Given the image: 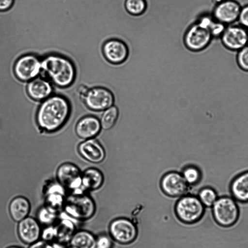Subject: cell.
Returning <instances> with one entry per match:
<instances>
[{
	"mask_svg": "<svg viewBox=\"0 0 248 248\" xmlns=\"http://www.w3.org/2000/svg\"><path fill=\"white\" fill-rule=\"evenodd\" d=\"M231 196L238 203H248V170L236 174L230 181Z\"/></svg>",
	"mask_w": 248,
	"mask_h": 248,
	"instance_id": "obj_18",
	"label": "cell"
},
{
	"mask_svg": "<svg viewBox=\"0 0 248 248\" xmlns=\"http://www.w3.org/2000/svg\"><path fill=\"white\" fill-rule=\"evenodd\" d=\"M96 210L93 199L84 190L80 189L67 195L62 212L76 221L84 222L94 216Z\"/></svg>",
	"mask_w": 248,
	"mask_h": 248,
	"instance_id": "obj_3",
	"label": "cell"
},
{
	"mask_svg": "<svg viewBox=\"0 0 248 248\" xmlns=\"http://www.w3.org/2000/svg\"><path fill=\"white\" fill-rule=\"evenodd\" d=\"M6 248H21L19 246L13 245V246H10L7 247Z\"/></svg>",
	"mask_w": 248,
	"mask_h": 248,
	"instance_id": "obj_36",
	"label": "cell"
},
{
	"mask_svg": "<svg viewBox=\"0 0 248 248\" xmlns=\"http://www.w3.org/2000/svg\"><path fill=\"white\" fill-rule=\"evenodd\" d=\"M31 211V203L25 197L17 196L10 201L8 212L12 219L18 222L29 216Z\"/></svg>",
	"mask_w": 248,
	"mask_h": 248,
	"instance_id": "obj_22",
	"label": "cell"
},
{
	"mask_svg": "<svg viewBox=\"0 0 248 248\" xmlns=\"http://www.w3.org/2000/svg\"><path fill=\"white\" fill-rule=\"evenodd\" d=\"M54 248H70L68 244H61L59 243H53Z\"/></svg>",
	"mask_w": 248,
	"mask_h": 248,
	"instance_id": "obj_35",
	"label": "cell"
},
{
	"mask_svg": "<svg viewBox=\"0 0 248 248\" xmlns=\"http://www.w3.org/2000/svg\"><path fill=\"white\" fill-rule=\"evenodd\" d=\"M28 248H54L53 243L46 242L42 239L29 246Z\"/></svg>",
	"mask_w": 248,
	"mask_h": 248,
	"instance_id": "obj_33",
	"label": "cell"
},
{
	"mask_svg": "<svg viewBox=\"0 0 248 248\" xmlns=\"http://www.w3.org/2000/svg\"><path fill=\"white\" fill-rule=\"evenodd\" d=\"M39 76L49 80L60 88L70 85L76 77V69L72 62L62 55L50 54L41 59Z\"/></svg>",
	"mask_w": 248,
	"mask_h": 248,
	"instance_id": "obj_2",
	"label": "cell"
},
{
	"mask_svg": "<svg viewBox=\"0 0 248 248\" xmlns=\"http://www.w3.org/2000/svg\"><path fill=\"white\" fill-rule=\"evenodd\" d=\"M109 234L118 244L128 245L136 239L138 232L134 223L125 217H119L111 221L108 227Z\"/></svg>",
	"mask_w": 248,
	"mask_h": 248,
	"instance_id": "obj_8",
	"label": "cell"
},
{
	"mask_svg": "<svg viewBox=\"0 0 248 248\" xmlns=\"http://www.w3.org/2000/svg\"><path fill=\"white\" fill-rule=\"evenodd\" d=\"M80 155L87 161L99 163L105 157V152L101 144L94 139L85 140L78 146Z\"/></svg>",
	"mask_w": 248,
	"mask_h": 248,
	"instance_id": "obj_19",
	"label": "cell"
},
{
	"mask_svg": "<svg viewBox=\"0 0 248 248\" xmlns=\"http://www.w3.org/2000/svg\"><path fill=\"white\" fill-rule=\"evenodd\" d=\"M15 0H0V12L10 9L13 5Z\"/></svg>",
	"mask_w": 248,
	"mask_h": 248,
	"instance_id": "obj_34",
	"label": "cell"
},
{
	"mask_svg": "<svg viewBox=\"0 0 248 248\" xmlns=\"http://www.w3.org/2000/svg\"><path fill=\"white\" fill-rule=\"evenodd\" d=\"M44 204L60 212L62 211L67 196L66 189L58 181L48 184L44 189Z\"/></svg>",
	"mask_w": 248,
	"mask_h": 248,
	"instance_id": "obj_16",
	"label": "cell"
},
{
	"mask_svg": "<svg viewBox=\"0 0 248 248\" xmlns=\"http://www.w3.org/2000/svg\"><path fill=\"white\" fill-rule=\"evenodd\" d=\"M104 182L102 172L94 168H90L82 173L81 187L85 191H93L99 189Z\"/></svg>",
	"mask_w": 248,
	"mask_h": 248,
	"instance_id": "obj_24",
	"label": "cell"
},
{
	"mask_svg": "<svg viewBox=\"0 0 248 248\" xmlns=\"http://www.w3.org/2000/svg\"><path fill=\"white\" fill-rule=\"evenodd\" d=\"M219 39L225 49L236 52L248 44V30L238 23L227 25Z\"/></svg>",
	"mask_w": 248,
	"mask_h": 248,
	"instance_id": "obj_9",
	"label": "cell"
},
{
	"mask_svg": "<svg viewBox=\"0 0 248 248\" xmlns=\"http://www.w3.org/2000/svg\"><path fill=\"white\" fill-rule=\"evenodd\" d=\"M124 8L130 15L138 16L142 15L146 10V0H125Z\"/></svg>",
	"mask_w": 248,
	"mask_h": 248,
	"instance_id": "obj_28",
	"label": "cell"
},
{
	"mask_svg": "<svg viewBox=\"0 0 248 248\" xmlns=\"http://www.w3.org/2000/svg\"><path fill=\"white\" fill-rule=\"evenodd\" d=\"M113 240L109 234L101 233L96 236L95 248H113Z\"/></svg>",
	"mask_w": 248,
	"mask_h": 248,
	"instance_id": "obj_31",
	"label": "cell"
},
{
	"mask_svg": "<svg viewBox=\"0 0 248 248\" xmlns=\"http://www.w3.org/2000/svg\"><path fill=\"white\" fill-rule=\"evenodd\" d=\"M41 69V58L33 54H25L19 57L14 67L17 78L24 81H29L39 76Z\"/></svg>",
	"mask_w": 248,
	"mask_h": 248,
	"instance_id": "obj_11",
	"label": "cell"
},
{
	"mask_svg": "<svg viewBox=\"0 0 248 248\" xmlns=\"http://www.w3.org/2000/svg\"><path fill=\"white\" fill-rule=\"evenodd\" d=\"M160 186L166 195L174 198L187 194L189 187L182 174L175 171L166 174L162 178Z\"/></svg>",
	"mask_w": 248,
	"mask_h": 248,
	"instance_id": "obj_15",
	"label": "cell"
},
{
	"mask_svg": "<svg viewBox=\"0 0 248 248\" xmlns=\"http://www.w3.org/2000/svg\"><path fill=\"white\" fill-rule=\"evenodd\" d=\"M205 208L197 196L186 194L177 201L174 212L181 222L186 224H193L202 218Z\"/></svg>",
	"mask_w": 248,
	"mask_h": 248,
	"instance_id": "obj_6",
	"label": "cell"
},
{
	"mask_svg": "<svg viewBox=\"0 0 248 248\" xmlns=\"http://www.w3.org/2000/svg\"><path fill=\"white\" fill-rule=\"evenodd\" d=\"M235 62L241 70L248 73V44L236 52Z\"/></svg>",
	"mask_w": 248,
	"mask_h": 248,
	"instance_id": "obj_30",
	"label": "cell"
},
{
	"mask_svg": "<svg viewBox=\"0 0 248 248\" xmlns=\"http://www.w3.org/2000/svg\"><path fill=\"white\" fill-rule=\"evenodd\" d=\"M197 196L205 208H211L219 197L216 190L210 186L202 187Z\"/></svg>",
	"mask_w": 248,
	"mask_h": 248,
	"instance_id": "obj_26",
	"label": "cell"
},
{
	"mask_svg": "<svg viewBox=\"0 0 248 248\" xmlns=\"http://www.w3.org/2000/svg\"><path fill=\"white\" fill-rule=\"evenodd\" d=\"M96 236L84 229L77 230L68 244L70 248H95Z\"/></svg>",
	"mask_w": 248,
	"mask_h": 248,
	"instance_id": "obj_23",
	"label": "cell"
},
{
	"mask_svg": "<svg viewBox=\"0 0 248 248\" xmlns=\"http://www.w3.org/2000/svg\"><path fill=\"white\" fill-rule=\"evenodd\" d=\"M214 39L209 29L197 18L188 27L183 38L186 47L195 53L206 50Z\"/></svg>",
	"mask_w": 248,
	"mask_h": 248,
	"instance_id": "obj_5",
	"label": "cell"
},
{
	"mask_svg": "<svg viewBox=\"0 0 248 248\" xmlns=\"http://www.w3.org/2000/svg\"><path fill=\"white\" fill-rule=\"evenodd\" d=\"M237 23L248 30V3L242 6Z\"/></svg>",
	"mask_w": 248,
	"mask_h": 248,
	"instance_id": "obj_32",
	"label": "cell"
},
{
	"mask_svg": "<svg viewBox=\"0 0 248 248\" xmlns=\"http://www.w3.org/2000/svg\"><path fill=\"white\" fill-rule=\"evenodd\" d=\"M80 98L88 108L95 111L106 110L113 106L115 101L113 93L102 86L90 88Z\"/></svg>",
	"mask_w": 248,
	"mask_h": 248,
	"instance_id": "obj_7",
	"label": "cell"
},
{
	"mask_svg": "<svg viewBox=\"0 0 248 248\" xmlns=\"http://www.w3.org/2000/svg\"><path fill=\"white\" fill-rule=\"evenodd\" d=\"M238 203L231 195L219 196L211 207L213 217L216 223L223 228L234 225L240 217Z\"/></svg>",
	"mask_w": 248,
	"mask_h": 248,
	"instance_id": "obj_4",
	"label": "cell"
},
{
	"mask_svg": "<svg viewBox=\"0 0 248 248\" xmlns=\"http://www.w3.org/2000/svg\"><path fill=\"white\" fill-rule=\"evenodd\" d=\"M101 129L100 120L95 116L88 115L82 117L78 122L75 131L78 137L87 140L96 136Z\"/></svg>",
	"mask_w": 248,
	"mask_h": 248,
	"instance_id": "obj_21",
	"label": "cell"
},
{
	"mask_svg": "<svg viewBox=\"0 0 248 248\" xmlns=\"http://www.w3.org/2000/svg\"><path fill=\"white\" fill-rule=\"evenodd\" d=\"M118 117V109L116 106H112L106 110L100 120L101 128L108 130L115 124Z\"/></svg>",
	"mask_w": 248,
	"mask_h": 248,
	"instance_id": "obj_27",
	"label": "cell"
},
{
	"mask_svg": "<svg viewBox=\"0 0 248 248\" xmlns=\"http://www.w3.org/2000/svg\"><path fill=\"white\" fill-rule=\"evenodd\" d=\"M42 230V225L36 217L29 216L17 222V236L21 242L28 246L41 239Z\"/></svg>",
	"mask_w": 248,
	"mask_h": 248,
	"instance_id": "obj_14",
	"label": "cell"
},
{
	"mask_svg": "<svg viewBox=\"0 0 248 248\" xmlns=\"http://www.w3.org/2000/svg\"><path fill=\"white\" fill-rule=\"evenodd\" d=\"M71 111L70 101L62 95L53 93L41 102L36 115L37 124L46 133L56 132L68 121Z\"/></svg>",
	"mask_w": 248,
	"mask_h": 248,
	"instance_id": "obj_1",
	"label": "cell"
},
{
	"mask_svg": "<svg viewBox=\"0 0 248 248\" xmlns=\"http://www.w3.org/2000/svg\"><path fill=\"white\" fill-rule=\"evenodd\" d=\"M76 222L62 211L59 218L54 224L56 234L55 242L68 244L77 230Z\"/></svg>",
	"mask_w": 248,
	"mask_h": 248,
	"instance_id": "obj_20",
	"label": "cell"
},
{
	"mask_svg": "<svg viewBox=\"0 0 248 248\" xmlns=\"http://www.w3.org/2000/svg\"><path fill=\"white\" fill-rule=\"evenodd\" d=\"M102 51L106 61L114 65L124 63L129 55L127 44L117 38H111L105 41L102 45Z\"/></svg>",
	"mask_w": 248,
	"mask_h": 248,
	"instance_id": "obj_13",
	"label": "cell"
},
{
	"mask_svg": "<svg viewBox=\"0 0 248 248\" xmlns=\"http://www.w3.org/2000/svg\"><path fill=\"white\" fill-rule=\"evenodd\" d=\"M27 90L31 99L40 102L54 93L52 83L48 79L39 76L28 82Z\"/></svg>",
	"mask_w": 248,
	"mask_h": 248,
	"instance_id": "obj_17",
	"label": "cell"
},
{
	"mask_svg": "<svg viewBox=\"0 0 248 248\" xmlns=\"http://www.w3.org/2000/svg\"><path fill=\"white\" fill-rule=\"evenodd\" d=\"M61 212L45 205L40 207L36 214V218L42 226L55 224L60 217Z\"/></svg>",
	"mask_w": 248,
	"mask_h": 248,
	"instance_id": "obj_25",
	"label": "cell"
},
{
	"mask_svg": "<svg viewBox=\"0 0 248 248\" xmlns=\"http://www.w3.org/2000/svg\"><path fill=\"white\" fill-rule=\"evenodd\" d=\"M241 7L237 0H218L215 2L211 14L215 19L227 26L237 23Z\"/></svg>",
	"mask_w": 248,
	"mask_h": 248,
	"instance_id": "obj_10",
	"label": "cell"
},
{
	"mask_svg": "<svg viewBox=\"0 0 248 248\" xmlns=\"http://www.w3.org/2000/svg\"><path fill=\"white\" fill-rule=\"evenodd\" d=\"M182 174L189 186L198 184L202 178L201 170L194 166H190L186 168Z\"/></svg>",
	"mask_w": 248,
	"mask_h": 248,
	"instance_id": "obj_29",
	"label": "cell"
},
{
	"mask_svg": "<svg viewBox=\"0 0 248 248\" xmlns=\"http://www.w3.org/2000/svg\"><path fill=\"white\" fill-rule=\"evenodd\" d=\"M82 173L76 165L66 162L58 167L56 177L57 181L71 192L81 189Z\"/></svg>",
	"mask_w": 248,
	"mask_h": 248,
	"instance_id": "obj_12",
	"label": "cell"
}]
</instances>
